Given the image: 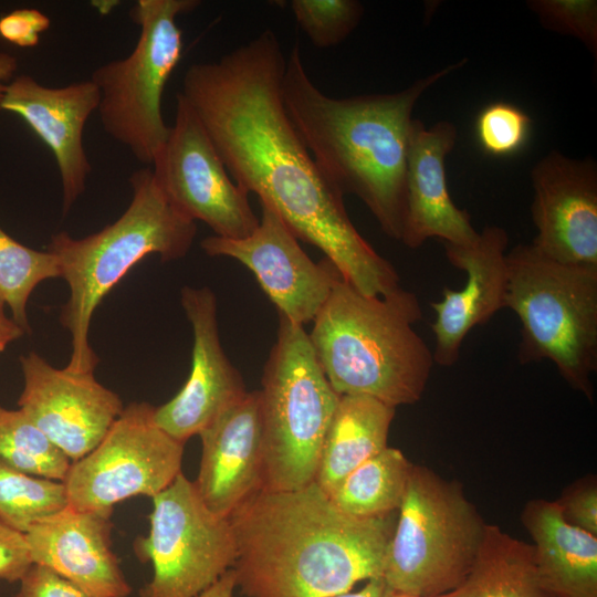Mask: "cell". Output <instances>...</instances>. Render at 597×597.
Instances as JSON below:
<instances>
[{"instance_id":"6da1fadb","label":"cell","mask_w":597,"mask_h":597,"mask_svg":"<svg viewBox=\"0 0 597 597\" xmlns=\"http://www.w3.org/2000/svg\"><path fill=\"white\" fill-rule=\"evenodd\" d=\"M285 63L276 34L264 30L217 61L191 64L179 93L238 186L320 249L360 293L385 295L400 286L398 272L357 231L344 195L290 119L282 97Z\"/></svg>"},{"instance_id":"7a4b0ae2","label":"cell","mask_w":597,"mask_h":597,"mask_svg":"<svg viewBox=\"0 0 597 597\" xmlns=\"http://www.w3.org/2000/svg\"><path fill=\"white\" fill-rule=\"evenodd\" d=\"M397 514L349 515L315 481L262 488L228 517L237 587L247 597H331L383 577Z\"/></svg>"},{"instance_id":"3957f363","label":"cell","mask_w":597,"mask_h":597,"mask_svg":"<svg viewBox=\"0 0 597 597\" xmlns=\"http://www.w3.org/2000/svg\"><path fill=\"white\" fill-rule=\"evenodd\" d=\"M465 63L399 92L336 98L313 83L298 45L286 59L282 97L290 119L324 175L343 195L357 196L389 238L402 234L413 108L428 88Z\"/></svg>"},{"instance_id":"277c9868","label":"cell","mask_w":597,"mask_h":597,"mask_svg":"<svg viewBox=\"0 0 597 597\" xmlns=\"http://www.w3.org/2000/svg\"><path fill=\"white\" fill-rule=\"evenodd\" d=\"M421 318L415 293L399 286L368 296L338 274L308 338L338 395L368 396L396 408L421 398L434 364L413 328Z\"/></svg>"},{"instance_id":"5b68a950","label":"cell","mask_w":597,"mask_h":597,"mask_svg":"<svg viewBox=\"0 0 597 597\" xmlns=\"http://www.w3.org/2000/svg\"><path fill=\"white\" fill-rule=\"evenodd\" d=\"M129 182L132 201L115 222L82 239L57 232L46 248L70 287L60 323L71 334L72 353L65 368L74 373H94L98 363L88 332L105 295L149 254H158L163 262L184 258L196 237V222L168 200L151 167L135 170Z\"/></svg>"},{"instance_id":"8992f818","label":"cell","mask_w":597,"mask_h":597,"mask_svg":"<svg viewBox=\"0 0 597 597\" xmlns=\"http://www.w3.org/2000/svg\"><path fill=\"white\" fill-rule=\"evenodd\" d=\"M505 307L521 323V364L551 360L568 385L593 399L597 370V269L563 264L517 244L506 254Z\"/></svg>"},{"instance_id":"52a82bcc","label":"cell","mask_w":597,"mask_h":597,"mask_svg":"<svg viewBox=\"0 0 597 597\" xmlns=\"http://www.w3.org/2000/svg\"><path fill=\"white\" fill-rule=\"evenodd\" d=\"M261 385L262 488L306 486L315 481L341 395L321 369L304 327L282 315Z\"/></svg>"},{"instance_id":"ba28073f","label":"cell","mask_w":597,"mask_h":597,"mask_svg":"<svg viewBox=\"0 0 597 597\" xmlns=\"http://www.w3.org/2000/svg\"><path fill=\"white\" fill-rule=\"evenodd\" d=\"M485 524L459 483L412 465L383 578L394 593L410 597L455 589L473 565Z\"/></svg>"},{"instance_id":"9c48e42d","label":"cell","mask_w":597,"mask_h":597,"mask_svg":"<svg viewBox=\"0 0 597 597\" xmlns=\"http://www.w3.org/2000/svg\"><path fill=\"white\" fill-rule=\"evenodd\" d=\"M199 4L198 0H138L129 11L139 27L135 48L126 57L96 67L90 78L101 94L97 112L105 133L148 166L170 132L161 102L182 54L177 18Z\"/></svg>"},{"instance_id":"30bf717a","label":"cell","mask_w":597,"mask_h":597,"mask_svg":"<svg viewBox=\"0 0 597 597\" xmlns=\"http://www.w3.org/2000/svg\"><path fill=\"white\" fill-rule=\"evenodd\" d=\"M133 548L153 567L139 597H198L237 556L229 519L210 511L182 472L153 498L149 532L136 537Z\"/></svg>"},{"instance_id":"8fae6325","label":"cell","mask_w":597,"mask_h":597,"mask_svg":"<svg viewBox=\"0 0 597 597\" xmlns=\"http://www.w3.org/2000/svg\"><path fill=\"white\" fill-rule=\"evenodd\" d=\"M154 412L148 402L124 407L101 442L71 463L63 481L67 505L112 516L117 503L153 499L174 482L182 472L185 443L164 431Z\"/></svg>"},{"instance_id":"7c38bea8","label":"cell","mask_w":597,"mask_h":597,"mask_svg":"<svg viewBox=\"0 0 597 597\" xmlns=\"http://www.w3.org/2000/svg\"><path fill=\"white\" fill-rule=\"evenodd\" d=\"M168 200L187 218L202 221L216 237L243 239L259 226L249 193L228 174L201 122L176 95L175 123L153 163Z\"/></svg>"},{"instance_id":"4fadbf2b","label":"cell","mask_w":597,"mask_h":597,"mask_svg":"<svg viewBox=\"0 0 597 597\" xmlns=\"http://www.w3.org/2000/svg\"><path fill=\"white\" fill-rule=\"evenodd\" d=\"M297 240L275 212L261 205L259 226L249 237L210 235L200 247L210 256L231 258L248 268L279 315L303 326L315 318L341 273L326 259L315 263Z\"/></svg>"},{"instance_id":"5bb4252c","label":"cell","mask_w":597,"mask_h":597,"mask_svg":"<svg viewBox=\"0 0 597 597\" xmlns=\"http://www.w3.org/2000/svg\"><path fill=\"white\" fill-rule=\"evenodd\" d=\"M19 362L23 375L19 409L72 462L91 452L122 413L121 397L100 384L94 373L55 368L35 352Z\"/></svg>"},{"instance_id":"9a60e30c","label":"cell","mask_w":597,"mask_h":597,"mask_svg":"<svg viewBox=\"0 0 597 597\" xmlns=\"http://www.w3.org/2000/svg\"><path fill=\"white\" fill-rule=\"evenodd\" d=\"M531 243L563 264L597 269V167L593 159H572L558 151L543 157L531 171Z\"/></svg>"},{"instance_id":"2e32d148","label":"cell","mask_w":597,"mask_h":597,"mask_svg":"<svg viewBox=\"0 0 597 597\" xmlns=\"http://www.w3.org/2000/svg\"><path fill=\"white\" fill-rule=\"evenodd\" d=\"M180 301L193 334L191 369L177 395L155 407L154 418L164 431L185 443L248 391L221 345L214 293L206 286H184Z\"/></svg>"},{"instance_id":"e0dca14e","label":"cell","mask_w":597,"mask_h":597,"mask_svg":"<svg viewBox=\"0 0 597 597\" xmlns=\"http://www.w3.org/2000/svg\"><path fill=\"white\" fill-rule=\"evenodd\" d=\"M100 100V91L91 80L48 87L28 74L14 76L3 93L0 109L20 116L54 156L64 216L85 191L92 171L83 132Z\"/></svg>"},{"instance_id":"ac0fdd59","label":"cell","mask_w":597,"mask_h":597,"mask_svg":"<svg viewBox=\"0 0 597 597\" xmlns=\"http://www.w3.org/2000/svg\"><path fill=\"white\" fill-rule=\"evenodd\" d=\"M509 237L499 226H486L470 245L443 243L450 264L467 274L460 290L443 289V298L431 303L436 320L431 324L436 364L450 367L460 357L465 336L485 324L505 306L507 289L506 248Z\"/></svg>"},{"instance_id":"d6986e66","label":"cell","mask_w":597,"mask_h":597,"mask_svg":"<svg viewBox=\"0 0 597 597\" xmlns=\"http://www.w3.org/2000/svg\"><path fill=\"white\" fill-rule=\"evenodd\" d=\"M457 128L449 121L426 127L412 119L407 158L406 212L400 241L421 247L430 238L470 245L479 238L468 211L458 208L447 187L446 157L453 149Z\"/></svg>"},{"instance_id":"ffe728a7","label":"cell","mask_w":597,"mask_h":597,"mask_svg":"<svg viewBox=\"0 0 597 597\" xmlns=\"http://www.w3.org/2000/svg\"><path fill=\"white\" fill-rule=\"evenodd\" d=\"M111 516L66 505L27 533L33 565L95 597H128L132 587L112 548Z\"/></svg>"},{"instance_id":"44dd1931","label":"cell","mask_w":597,"mask_h":597,"mask_svg":"<svg viewBox=\"0 0 597 597\" xmlns=\"http://www.w3.org/2000/svg\"><path fill=\"white\" fill-rule=\"evenodd\" d=\"M199 437L201 459L195 486L210 511L229 517L263 485L259 390L248 391Z\"/></svg>"},{"instance_id":"7402d4cb","label":"cell","mask_w":597,"mask_h":597,"mask_svg":"<svg viewBox=\"0 0 597 597\" xmlns=\"http://www.w3.org/2000/svg\"><path fill=\"white\" fill-rule=\"evenodd\" d=\"M522 522L544 589L553 597H597V536L568 523L557 501L528 502Z\"/></svg>"},{"instance_id":"603a6c76","label":"cell","mask_w":597,"mask_h":597,"mask_svg":"<svg viewBox=\"0 0 597 597\" xmlns=\"http://www.w3.org/2000/svg\"><path fill=\"white\" fill-rule=\"evenodd\" d=\"M396 408L368 396H341L315 476L329 496L358 465L387 448Z\"/></svg>"},{"instance_id":"cb8c5ba5","label":"cell","mask_w":597,"mask_h":597,"mask_svg":"<svg viewBox=\"0 0 597 597\" xmlns=\"http://www.w3.org/2000/svg\"><path fill=\"white\" fill-rule=\"evenodd\" d=\"M438 597H553L541 584L534 546L485 524L473 565L455 589Z\"/></svg>"},{"instance_id":"d4e9b609","label":"cell","mask_w":597,"mask_h":597,"mask_svg":"<svg viewBox=\"0 0 597 597\" xmlns=\"http://www.w3.org/2000/svg\"><path fill=\"white\" fill-rule=\"evenodd\" d=\"M412 465L399 449L387 447L353 470L329 498L339 510L358 517L397 512Z\"/></svg>"},{"instance_id":"484cf974","label":"cell","mask_w":597,"mask_h":597,"mask_svg":"<svg viewBox=\"0 0 597 597\" xmlns=\"http://www.w3.org/2000/svg\"><path fill=\"white\" fill-rule=\"evenodd\" d=\"M0 462L35 476L61 482L72 463L21 409L2 406Z\"/></svg>"},{"instance_id":"4316f807","label":"cell","mask_w":597,"mask_h":597,"mask_svg":"<svg viewBox=\"0 0 597 597\" xmlns=\"http://www.w3.org/2000/svg\"><path fill=\"white\" fill-rule=\"evenodd\" d=\"M60 276L51 252L27 247L0 227V295L25 334L31 333L27 313L31 293L41 282Z\"/></svg>"},{"instance_id":"83f0119b","label":"cell","mask_w":597,"mask_h":597,"mask_svg":"<svg viewBox=\"0 0 597 597\" xmlns=\"http://www.w3.org/2000/svg\"><path fill=\"white\" fill-rule=\"evenodd\" d=\"M67 505L64 483L35 476L0 462V521L27 533Z\"/></svg>"},{"instance_id":"f1b7e54d","label":"cell","mask_w":597,"mask_h":597,"mask_svg":"<svg viewBox=\"0 0 597 597\" xmlns=\"http://www.w3.org/2000/svg\"><path fill=\"white\" fill-rule=\"evenodd\" d=\"M296 23L318 49L342 43L359 24L364 7L356 0H292Z\"/></svg>"},{"instance_id":"f546056e","label":"cell","mask_w":597,"mask_h":597,"mask_svg":"<svg viewBox=\"0 0 597 597\" xmlns=\"http://www.w3.org/2000/svg\"><path fill=\"white\" fill-rule=\"evenodd\" d=\"M530 128L531 118L506 102L485 106L475 123L476 137L482 149L500 157L517 153L525 145Z\"/></svg>"},{"instance_id":"4dcf8cb0","label":"cell","mask_w":597,"mask_h":597,"mask_svg":"<svg viewBox=\"0 0 597 597\" xmlns=\"http://www.w3.org/2000/svg\"><path fill=\"white\" fill-rule=\"evenodd\" d=\"M527 7L547 30L572 35L597 55V1L531 0Z\"/></svg>"},{"instance_id":"1f68e13d","label":"cell","mask_w":597,"mask_h":597,"mask_svg":"<svg viewBox=\"0 0 597 597\" xmlns=\"http://www.w3.org/2000/svg\"><path fill=\"white\" fill-rule=\"evenodd\" d=\"M557 503L565 520L597 536V484L595 478L572 485Z\"/></svg>"},{"instance_id":"d6a6232c","label":"cell","mask_w":597,"mask_h":597,"mask_svg":"<svg viewBox=\"0 0 597 597\" xmlns=\"http://www.w3.org/2000/svg\"><path fill=\"white\" fill-rule=\"evenodd\" d=\"M51 25L50 18L36 9H18L0 18V36L20 48H33Z\"/></svg>"},{"instance_id":"836d02e7","label":"cell","mask_w":597,"mask_h":597,"mask_svg":"<svg viewBox=\"0 0 597 597\" xmlns=\"http://www.w3.org/2000/svg\"><path fill=\"white\" fill-rule=\"evenodd\" d=\"M32 565L25 533L0 521V580L20 582Z\"/></svg>"},{"instance_id":"e575fe53","label":"cell","mask_w":597,"mask_h":597,"mask_svg":"<svg viewBox=\"0 0 597 597\" xmlns=\"http://www.w3.org/2000/svg\"><path fill=\"white\" fill-rule=\"evenodd\" d=\"M14 597H95L51 569L32 565Z\"/></svg>"},{"instance_id":"d590c367","label":"cell","mask_w":597,"mask_h":597,"mask_svg":"<svg viewBox=\"0 0 597 597\" xmlns=\"http://www.w3.org/2000/svg\"><path fill=\"white\" fill-rule=\"evenodd\" d=\"M6 303L0 295V354L4 352L9 344L22 337L23 328L4 312Z\"/></svg>"},{"instance_id":"8d00e7d4","label":"cell","mask_w":597,"mask_h":597,"mask_svg":"<svg viewBox=\"0 0 597 597\" xmlns=\"http://www.w3.org/2000/svg\"><path fill=\"white\" fill-rule=\"evenodd\" d=\"M392 593L383 577H376L368 579L357 591L349 590L331 597H390Z\"/></svg>"},{"instance_id":"74e56055","label":"cell","mask_w":597,"mask_h":597,"mask_svg":"<svg viewBox=\"0 0 597 597\" xmlns=\"http://www.w3.org/2000/svg\"><path fill=\"white\" fill-rule=\"evenodd\" d=\"M235 588V576L231 568L198 597H233Z\"/></svg>"},{"instance_id":"f35d334b","label":"cell","mask_w":597,"mask_h":597,"mask_svg":"<svg viewBox=\"0 0 597 597\" xmlns=\"http://www.w3.org/2000/svg\"><path fill=\"white\" fill-rule=\"evenodd\" d=\"M18 69L15 56L0 52V105L7 84L14 77Z\"/></svg>"},{"instance_id":"ab89813d","label":"cell","mask_w":597,"mask_h":597,"mask_svg":"<svg viewBox=\"0 0 597 597\" xmlns=\"http://www.w3.org/2000/svg\"><path fill=\"white\" fill-rule=\"evenodd\" d=\"M390 597H410V596L392 593Z\"/></svg>"}]
</instances>
